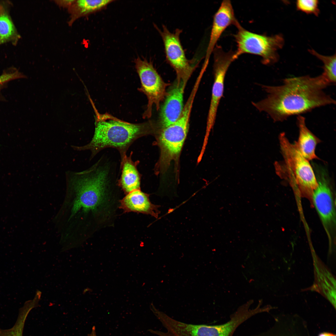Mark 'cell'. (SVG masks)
Returning a JSON list of instances; mask_svg holds the SVG:
<instances>
[{"label":"cell","mask_w":336,"mask_h":336,"mask_svg":"<svg viewBox=\"0 0 336 336\" xmlns=\"http://www.w3.org/2000/svg\"><path fill=\"white\" fill-rule=\"evenodd\" d=\"M132 153L130 156L125 154L121 157V174L118 184L127 194L135 190H140L141 176L137 168L139 162L132 161Z\"/></svg>","instance_id":"obj_14"},{"label":"cell","mask_w":336,"mask_h":336,"mask_svg":"<svg viewBox=\"0 0 336 336\" xmlns=\"http://www.w3.org/2000/svg\"><path fill=\"white\" fill-rule=\"evenodd\" d=\"M119 208L125 212H134L148 214L157 218L159 206L151 203L149 195L137 190L127 194L120 201Z\"/></svg>","instance_id":"obj_13"},{"label":"cell","mask_w":336,"mask_h":336,"mask_svg":"<svg viewBox=\"0 0 336 336\" xmlns=\"http://www.w3.org/2000/svg\"><path fill=\"white\" fill-rule=\"evenodd\" d=\"M134 63L141 83V86L138 90L145 94L148 99L147 109L142 117L149 118L152 115L153 106L157 110L160 109L161 103L167 94V87L170 85L162 79L151 62L138 57L135 59Z\"/></svg>","instance_id":"obj_7"},{"label":"cell","mask_w":336,"mask_h":336,"mask_svg":"<svg viewBox=\"0 0 336 336\" xmlns=\"http://www.w3.org/2000/svg\"><path fill=\"white\" fill-rule=\"evenodd\" d=\"M19 38L11 18L2 6L0 9V45L9 41L15 43Z\"/></svg>","instance_id":"obj_17"},{"label":"cell","mask_w":336,"mask_h":336,"mask_svg":"<svg viewBox=\"0 0 336 336\" xmlns=\"http://www.w3.org/2000/svg\"><path fill=\"white\" fill-rule=\"evenodd\" d=\"M297 119L299 130L298 140L295 142L297 147L303 157L308 161L318 159L315 154V150L320 140L307 128L304 117L299 115Z\"/></svg>","instance_id":"obj_15"},{"label":"cell","mask_w":336,"mask_h":336,"mask_svg":"<svg viewBox=\"0 0 336 336\" xmlns=\"http://www.w3.org/2000/svg\"><path fill=\"white\" fill-rule=\"evenodd\" d=\"M155 27L162 40L166 60L175 70L176 78L189 79L197 64L186 57L180 39L182 30L177 28L171 32L164 25L162 30Z\"/></svg>","instance_id":"obj_8"},{"label":"cell","mask_w":336,"mask_h":336,"mask_svg":"<svg viewBox=\"0 0 336 336\" xmlns=\"http://www.w3.org/2000/svg\"><path fill=\"white\" fill-rule=\"evenodd\" d=\"M318 336H336V335L329 333L324 332L320 334Z\"/></svg>","instance_id":"obj_22"},{"label":"cell","mask_w":336,"mask_h":336,"mask_svg":"<svg viewBox=\"0 0 336 336\" xmlns=\"http://www.w3.org/2000/svg\"><path fill=\"white\" fill-rule=\"evenodd\" d=\"M191 91L182 114L174 124L162 129L159 138L161 149L160 164L166 168L180 152L188 132L189 121L196 95Z\"/></svg>","instance_id":"obj_6"},{"label":"cell","mask_w":336,"mask_h":336,"mask_svg":"<svg viewBox=\"0 0 336 336\" xmlns=\"http://www.w3.org/2000/svg\"><path fill=\"white\" fill-rule=\"evenodd\" d=\"M287 176L301 190L313 193L318 181L309 161L302 155L295 143H291L284 133L279 136Z\"/></svg>","instance_id":"obj_5"},{"label":"cell","mask_w":336,"mask_h":336,"mask_svg":"<svg viewBox=\"0 0 336 336\" xmlns=\"http://www.w3.org/2000/svg\"><path fill=\"white\" fill-rule=\"evenodd\" d=\"M1 7H2V6H1V5H0V8H1Z\"/></svg>","instance_id":"obj_24"},{"label":"cell","mask_w":336,"mask_h":336,"mask_svg":"<svg viewBox=\"0 0 336 336\" xmlns=\"http://www.w3.org/2000/svg\"><path fill=\"white\" fill-rule=\"evenodd\" d=\"M236 26L237 29L234 35L237 46L234 52L236 59L243 54H249L261 57L262 62L264 65L278 61V51L283 47L284 43L282 35L268 36L255 33L245 29L239 23Z\"/></svg>","instance_id":"obj_4"},{"label":"cell","mask_w":336,"mask_h":336,"mask_svg":"<svg viewBox=\"0 0 336 336\" xmlns=\"http://www.w3.org/2000/svg\"><path fill=\"white\" fill-rule=\"evenodd\" d=\"M27 314L20 312L16 322L12 328L3 329L0 328V336H23V332Z\"/></svg>","instance_id":"obj_19"},{"label":"cell","mask_w":336,"mask_h":336,"mask_svg":"<svg viewBox=\"0 0 336 336\" xmlns=\"http://www.w3.org/2000/svg\"><path fill=\"white\" fill-rule=\"evenodd\" d=\"M324 176H320L312 194L316 210L324 224L328 225L333 221L335 212L331 191Z\"/></svg>","instance_id":"obj_12"},{"label":"cell","mask_w":336,"mask_h":336,"mask_svg":"<svg viewBox=\"0 0 336 336\" xmlns=\"http://www.w3.org/2000/svg\"><path fill=\"white\" fill-rule=\"evenodd\" d=\"M189 79L176 78L167 91L164 102L160 107L159 123L162 129L175 123L183 111L184 90Z\"/></svg>","instance_id":"obj_10"},{"label":"cell","mask_w":336,"mask_h":336,"mask_svg":"<svg viewBox=\"0 0 336 336\" xmlns=\"http://www.w3.org/2000/svg\"><path fill=\"white\" fill-rule=\"evenodd\" d=\"M309 51L323 63V72L321 75L330 85L336 83V54L326 56L319 54L313 49H309Z\"/></svg>","instance_id":"obj_18"},{"label":"cell","mask_w":336,"mask_h":336,"mask_svg":"<svg viewBox=\"0 0 336 336\" xmlns=\"http://www.w3.org/2000/svg\"><path fill=\"white\" fill-rule=\"evenodd\" d=\"M329 85L321 75L315 77L307 75L287 78L281 85H262L267 96L252 104L274 121L282 122L292 115L335 104V100L323 91Z\"/></svg>","instance_id":"obj_1"},{"label":"cell","mask_w":336,"mask_h":336,"mask_svg":"<svg viewBox=\"0 0 336 336\" xmlns=\"http://www.w3.org/2000/svg\"><path fill=\"white\" fill-rule=\"evenodd\" d=\"M114 0H76L68 9L70 15L68 22L71 26L77 19L82 16L100 11L106 7Z\"/></svg>","instance_id":"obj_16"},{"label":"cell","mask_w":336,"mask_h":336,"mask_svg":"<svg viewBox=\"0 0 336 336\" xmlns=\"http://www.w3.org/2000/svg\"><path fill=\"white\" fill-rule=\"evenodd\" d=\"M213 52L214 80L207 120L206 133H208L214 125L218 106L223 95L226 73L230 64L236 59L234 52H225L219 46L215 47Z\"/></svg>","instance_id":"obj_9"},{"label":"cell","mask_w":336,"mask_h":336,"mask_svg":"<svg viewBox=\"0 0 336 336\" xmlns=\"http://www.w3.org/2000/svg\"><path fill=\"white\" fill-rule=\"evenodd\" d=\"M319 1L317 0H298L296 1L297 9L309 14L318 16L320 13Z\"/></svg>","instance_id":"obj_20"},{"label":"cell","mask_w":336,"mask_h":336,"mask_svg":"<svg viewBox=\"0 0 336 336\" xmlns=\"http://www.w3.org/2000/svg\"><path fill=\"white\" fill-rule=\"evenodd\" d=\"M95 114L94 133L91 141L81 146H72L77 151L89 150L91 160L99 152L108 147L118 150L121 157L126 154L133 143L139 138L153 132L156 127L152 121L133 124L117 118L109 114L100 113L90 99Z\"/></svg>","instance_id":"obj_2"},{"label":"cell","mask_w":336,"mask_h":336,"mask_svg":"<svg viewBox=\"0 0 336 336\" xmlns=\"http://www.w3.org/2000/svg\"><path fill=\"white\" fill-rule=\"evenodd\" d=\"M236 18L231 1L223 0L214 14L209 43L204 64L208 65L210 56L221 35L229 26L239 23Z\"/></svg>","instance_id":"obj_11"},{"label":"cell","mask_w":336,"mask_h":336,"mask_svg":"<svg viewBox=\"0 0 336 336\" xmlns=\"http://www.w3.org/2000/svg\"><path fill=\"white\" fill-rule=\"evenodd\" d=\"M75 1L76 0H55L54 2L59 7L68 9Z\"/></svg>","instance_id":"obj_21"},{"label":"cell","mask_w":336,"mask_h":336,"mask_svg":"<svg viewBox=\"0 0 336 336\" xmlns=\"http://www.w3.org/2000/svg\"><path fill=\"white\" fill-rule=\"evenodd\" d=\"M88 336H97L96 334L95 326H93V327L91 332L90 334H88Z\"/></svg>","instance_id":"obj_23"},{"label":"cell","mask_w":336,"mask_h":336,"mask_svg":"<svg viewBox=\"0 0 336 336\" xmlns=\"http://www.w3.org/2000/svg\"><path fill=\"white\" fill-rule=\"evenodd\" d=\"M116 164L104 156L85 170L66 172L68 189L76 197L72 216L95 210L102 203L109 184L118 177Z\"/></svg>","instance_id":"obj_3"}]
</instances>
